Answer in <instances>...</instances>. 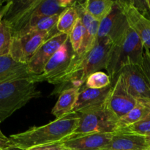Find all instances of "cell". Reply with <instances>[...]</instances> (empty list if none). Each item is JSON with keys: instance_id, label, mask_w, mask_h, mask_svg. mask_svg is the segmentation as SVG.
<instances>
[{"instance_id": "6da1fadb", "label": "cell", "mask_w": 150, "mask_h": 150, "mask_svg": "<svg viewBox=\"0 0 150 150\" xmlns=\"http://www.w3.org/2000/svg\"><path fill=\"white\" fill-rule=\"evenodd\" d=\"M113 45L108 38L97 41L92 49L79 55L76 53L67 70L49 83L55 85L51 95H59L70 87H81L91 74L105 69Z\"/></svg>"}, {"instance_id": "7a4b0ae2", "label": "cell", "mask_w": 150, "mask_h": 150, "mask_svg": "<svg viewBox=\"0 0 150 150\" xmlns=\"http://www.w3.org/2000/svg\"><path fill=\"white\" fill-rule=\"evenodd\" d=\"M80 117L71 112L40 127H33L22 133L11 135L15 147L26 150L35 146L63 143L71 138L78 128Z\"/></svg>"}, {"instance_id": "3957f363", "label": "cell", "mask_w": 150, "mask_h": 150, "mask_svg": "<svg viewBox=\"0 0 150 150\" xmlns=\"http://www.w3.org/2000/svg\"><path fill=\"white\" fill-rule=\"evenodd\" d=\"M76 1L20 0L11 1L3 21L11 29L13 37L19 36L35 19L61 14Z\"/></svg>"}, {"instance_id": "277c9868", "label": "cell", "mask_w": 150, "mask_h": 150, "mask_svg": "<svg viewBox=\"0 0 150 150\" xmlns=\"http://www.w3.org/2000/svg\"><path fill=\"white\" fill-rule=\"evenodd\" d=\"M144 46L139 35L129 25L121 36L113 43L109 53L106 70L114 84L122 69L128 64L141 65Z\"/></svg>"}, {"instance_id": "5b68a950", "label": "cell", "mask_w": 150, "mask_h": 150, "mask_svg": "<svg viewBox=\"0 0 150 150\" xmlns=\"http://www.w3.org/2000/svg\"><path fill=\"white\" fill-rule=\"evenodd\" d=\"M41 96L30 78L0 84V122L24 106L32 99Z\"/></svg>"}, {"instance_id": "8992f818", "label": "cell", "mask_w": 150, "mask_h": 150, "mask_svg": "<svg viewBox=\"0 0 150 150\" xmlns=\"http://www.w3.org/2000/svg\"><path fill=\"white\" fill-rule=\"evenodd\" d=\"M106 100L76 112L80 122L71 138L89 133H114L118 130L119 118L108 108Z\"/></svg>"}, {"instance_id": "52a82bcc", "label": "cell", "mask_w": 150, "mask_h": 150, "mask_svg": "<svg viewBox=\"0 0 150 150\" xmlns=\"http://www.w3.org/2000/svg\"><path fill=\"white\" fill-rule=\"evenodd\" d=\"M54 35L56 34L45 31L13 37L10 55L18 62L28 64L38 48Z\"/></svg>"}, {"instance_id": "ba28073f", "label": "cell", "mask_w": 150, "mask_h": 150, "mask_svg": "<svg viewBox=\"0 0 150 150\" xmlns=\"http://www.w3.org/2000/svg\"><path fill=\"white\" fill-rule=\"evenodd\" d=\"M76 53L73 51L68 38L65 43L48 62L42 74L32 76L31 80L35 83L43 81L50 83L67 70Z\"/></svg>"}, {"instance_id": "9c48e42d", "label": "cell", "mask_w": 150, "mask_h": 150, "mask_svg": "<svg viewBox=\"0 0 150 150\" xmlns=\"http://www.w3.org/2000/svg\"><path fill=\"white\" fill-rule=\"evenodd\" d=\"M112 86L106 100L107 105L111 111L120 119L133 109L138 105L139 100L129 92L122 75H118Z\"/></svg>"}, {"instance_id": "30bf717a", "label": "cell", "mask_w": 150, "mask_h": 150, "mask_svg": "<svg viewBox=\"0 0 150 150\" xmlns=\"http://www.w3.org/2000/svg\"><path fill=\"white\" fill-rule=\"evenodd\" d=\"M69 35L57 33L48 38L37 51L30 61L28 62V70L32 76L42 74L48 62L55 53L65 43Z\"/></svg>"}, {"instance_id": "8fae6325", "label": "cell", "mask_w": 150, "mask_h": 150, "mask_svg": "<svg viewBox=\"0 0 150 150\" xmlns=\"http://www.w3.org/2000/svg\"><path fill=\"white\" fill-rule=\"evenodd\" d=\"M128 26V21L120 1H115L109 14L100 23L97 41L108 38L114 43Z\"/></svg>"}, {"instance_id": "7c38bea8", "label": "cell", "mask_w": 150, "mask_h": 150, "mask_svg": "<svg viewBox=\"0 0 150 150\" xmlns=\"http://www.w3.org/2000/svg\"><path fill=\"white\" fill-rule=\"evenodd\" d=\"M120 74L123 76L129 92L135 98L150 99V85L141 65L128 64L122 69Z\"/></svg>"}, {"instance_id": "4fadbf2b", "label": "cell", "mask_w": 150, "mask_h": 150, "mask_svg": "<svg viewBox=\"0 0 150 150\" xmlns=\"http://www.w3.org/2000/svg\"><path fill=\"white\" fill-rule=\"evenodd\" d=\"M129 25L137 33L144 48L150 49V20L142 15L130 1H120Z\"/></svg>"}, {"instance_id": "5bb4252c", "label": "cell", "mask_w": 150, "mask_h": 150, "mask_svg": "<svg viewBox=\"0 0 150 150\" xmlns=\"http://www.w3.org/2000/svg\"><path fill=\"white\" fill-rule=\"evenodd\" d=\"M114 133H89L75 136L63 142L71 150H101L110 142Z\"/></svg>"}, {"instance_id": "9a60e30c", "label": "cell", "mask_w": 150, "mask_h": 150, "mask_svg": "<svg viewBox=\"0 0 150 150\" xmlns=\"http://www.w3.org/2000/svg\"><path fill=\"white\" fill-rule=\"evenodd\" d=\"M32 76L27 64L18 62L10 54L0 57V84Z\"/></svg>"}, {"instance_id": "2e32d148", "label": "cell", "mask_w": 150, "mask_h": 150, "mask_svg": "<svg viewBox=\"0 0 150 150\" xmlns=\"http://www.w3.org/2000/svg\"><path fill=\"white\" fill-rule=\"evenodd\" d=\"M101 150H150L144 136L115 133Z\"/></svg>"}, {"instance_id": "e0dca14e", "label": "cell", "mask_w": 150, "mask_h": 150, "mask_svg": "<svg viewBox=\"0 0 150 150\" xmlns=\"http://www.w3.org/2000/svg\"><path fill=\"white\" fill-rule=\"evenodd\" d=\"M112 87V84H111L103 89H89L86 86L81 88L73 111L78 112L86 108L104 103L108 99Z\"/></svg>"}, {"instance_id": "ac0fdd59", "label": "cell", "mask_w": 150, "mask_h": 150, "mask_svg": "<svg viewBox=\"0 0 150 150\" xmlns=\"http://www.w3.org/2000/svg\"><path fill=\"white\" fill-rule=\"evenodd\" d=\"M81 87H70L62 91L57 103L51 110L56 119L73 112Z\"/></svg>"}, {"instance_id": "d6986e66", "label": "cell", "mask_w": 150, "mask_h": 150, "mask_svg": "<svg viewBox=\"0 0 150 150\" xmlns=\"http://www.w3.org/2000/svg\"><path fill=\"white\" fill-rule=\"evenodd\" d=\"M115 1L86 0L82 1L86 11L98 21L101 22L111 12Z\"/></svg>"}, {"instance_id": "ffe728a7", "label": "cell", "mask_w": 150, "mask_h": 150, "mask_svg": "<svg viewBox=\"0 0 150 150\" xmlns=\"http://www.w3.org/2000/svg\"><path fill=\"white\" fill-rule=\"evenodd\" d=\"M79 18L77 10L73 4V6L67 8L60 14L57 24V32L70 35Z\"/></svg>"}, {"instance_id": "44dd1931", "label": "cell", "mask_w": 150, "mask_h": 150, "mask_svg": "<svg viewBox=\"0 0 150 150\" xmlns=\"http://www.w3.org/2000/svg\"><path fill=\"white\" fill-rule=\"evenodd\" d=\"M60 14L54 15L47 17H42L34 21L31 24L25 29L21 35H26L32 32H54L57 29V24L59 18ZM20 36V35H19Z\"/></svg>"}, {"instance_id": "7402d4cb", "label": "cell", "mask_w": 150, "mask_h": 150, "mask_svg": "<svg viewBox=\"0 0 150 150\" xmlns=\"http://www.w3.org/2000/svg\"><path fill=\"white\" fill-rule=\"evenodd\" d=\"M116 133H129L144 136H148L150 134V113L146 117L137 122L127 127L120 128Z\"/></svg>"}, {"instance_id": "603a6c76", "label": "cell", "mask_w": 150, "mask_h": 150, "mask_svg": "<svg viewBox=\"0 0 150 150\" xmlns=\"http://www.w3.org/2000/svg\"><path fill=\"white\" fill-rule=\"evenodd\" d=\"M13 34L4 21L0 23V57L9 55L11 48Z\"/></svg>"}, {"instance_id": "cb8c5ba5", "label": "cell", "mask_w": 150, "mask_h": 150, "mask_svg": "<svg viewBox=\"0 0 150 150\" xmlns=\"http://www.w3.org/2000/svg\"><path fill=\"white\" fill-rule=\"evenodd\" d=\"M111 84V81L108 73L102 71L93 73L88 77L85 86L89 89H103Z\"/></svg>"}, {"instance_id": "d4e9b609", "label": "cell", "mask_w": 150, "mask_h": 150, "mask_svg": "<svg viewBox=\"0 0 150 150\" xmlns=\"http://www.w3.org/2000/svg\"><path fill=\"white\" fill-rule=\"evenodd\" d=\"M85 33H86V29L84 26L81 19L79 18L76 26H74L71 33L69 35V41L75 52H78V51L80 49L81 45L84 38Z\"/></svg>"}, {"instance_id": "484cf974", "label": "cell", "mask_w": 150, "mask_h": 150, "mask_svg": "<svg viewBox=\"0 0 150 150\" xmlns=\"http://www.w3.org/2000/svg\"><path fill=\"white\" fill-rule=\"evenodd\" d=\"M144 49L141 67L150 85V51L147 48H144Z\"/></svg>"}, {"instance_id": "4316f807", "label": "cell", "mask_w": 150, "mask_h": 150, "mask_svg": "<svg viewBox=\"0 0 150 150\" xmlns=\"http://www.w3.org/2000/svg\"><path fill=\"white\" fill-rule=\"evenodd\" d=\"M26 150H71L67 146H64L62 143L53 144L42 145V146H35V147L29 148Z\"/></svg>"}, {"instance_id": "83f0119b", "label": "cell", "mask_w": 150, "mask_h": 150, "mask_svg": "<svg viewBox=\"0 0 150 150\" xmlns=\"http://www.w3.org/2000/svg\"><path fill=\"white\" fill-rule=\"evenodd\" d=\"M0 124H1V122H0ZM11 147H15L14 144L13 143L10 138L7 137L3 134L0 129V150H4Z\"/></svg>"}, {"instance_id": "f1b7e54d", "label": "cell", "mask_w": 150, "mask_h": 150, "mask_svg": "<svg viewBox=\"0 0 150 150\" xmlns=\"http://www.w3.org/2000/svg\"><path fill=\"white\" fill-rule=\"evenodd\" d=\"M10 1H7V2L6 3V4H4V5L2 7H1V8H0V23H1V21H2L3 18H4V15H5L6 12L7 11L9 7H10Z\"/></svg>"}, {"instance_id": "f546056e", "label": "cell", "mask_w": 150, "mask_h": 150, "mask_svg": "<svg viewBox=\"0 0 150 150\" xmlns=\"http://www.w3.org/2000/svg\"><path fill=\"white\" fill-rule=\"evenodd\" d=\"M145 138H146V144H147L148 146H149V149H150V134L148 135V136H145Z\"/></svg>"}, {"instance_id": "4dcf8cb0", "label": "cell", "mask_w": 150, "mask_h": 150, "mask_svg": "<svg viewBox=\"0 0 150 150\" xmlns=\"http://www.w3.org/2000/svg\"><path fill=\"white\" fill-rule=\"evenodd\" d=\"M4 150H22V149H18V148H16V147H11V148H8V149H5Z\"/></svg>"}, {"instance_id": "1f68e13d", "label": "cell", "mask_w": 150, "mask_h": 150, "mask_svg": "<svg viewBox=\"0 0 150 150\" xmlns=\"http://www.w3.org/2000/svg\"><path fill=\"white\" fill-rule=\"evenodd\" d=\"M146 4H147V6L148 7H149V10H150V0H146Z\"/></svg>"}]
</instances>
